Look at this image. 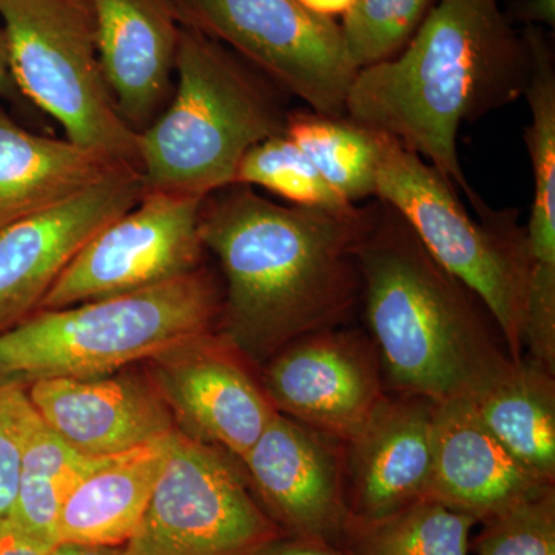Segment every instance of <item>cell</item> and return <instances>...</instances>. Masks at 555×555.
I'll return each instance as SVG.
<instances>
[{
  "instance_id": "obj_17",
  "label": "cell",
  "mask_w": 555,
  "mask_h": 555,
  "mask_svg": "<svg viewBox=\"0 0 555 555\" xmlns=\"http://www.w3.org/2000/svg\"><path fill=\"white\" fill-rule=\"evenodd\" d=\"M531 79L525 98L531 124L525 142L532 164L534 196L526 229L528 292L524 341L529 356L555 361V56L542 27L526 25Z\"/></svg>"
},
{
  "instance_id": "obj_30",
  "label": "cell",
  "mask_w": 555,
  "mask_h": 555,
  "mask_svg": "<svg viewBox=\"0 0 555 555\" xmlns=\"http://www.w3.org/2000/svg\"><path fill=\"white\" fill-rule=\"evenodd\" d=\"M258 555H347L341 546L317 539L283 535L273 540Z\"/></svg>"
},
{
  "instance_id": "obj_4",
  "label": "cell",
  "mask_w": 555,
  "mask_h": 555,
  "mask_svg": "<svg viewBox=\"0 0 555 555\" xmlns=\"http://www.w3.org/2000/svg\"><path fill=\"white\" fill-rule=\"evenodd\" d=\"M287 93L228 47L181 25L173 91L139 134L145 189L207 198L248 150L286 130Z\"/></svg>"
},
{
  "instance_id": "obj_20",
  "label": "cell",
  "mask_w": 555,
  "mask_h": 555,
  "mask_svg": "<svg viewBox=\"0 0 555 555\" xmlns=\"http://www.w3.org/2000/svg\"><path fill=\"white\" fill-rule=\"evenodd\" d=\"M124 163L25 129L0 105V230L64 203Z\"/></svg>"
},
{
  "instance_id": "obj_15",
  "label": "cell",
  "mask_w": 555,
  "mask_h": 555,
  "mask_svg": "<svg viewBox=\"0 0 555 555\" xmlns=\"http://www.w3.org/2000/svg\"><path fill=\"white\" fill-rule=\"evenodd\" d=\"M129 369L100 377L38 379L27 386L28 398L40 418L82 454H126L178 429L150 374Z\"/></svg>"
},
{
  "instance_id": "obj_25",
  "label": "cell",
  "mask_w": 555,
  "mask_h": 555,
  "mask_svg": "<svg viewBox=\"0 0 555 555\" xmlns=\"http://www.w3.org/2000/svg\"><path fill=\"white\" fill-rule=\"evenodd\" d=\"M477 518L420 499L371 521H347L339 546L347 555H469Z\"/></svg>"
},
{
  "instance_id": "obj_19",
  "label": "cell",
  "mask_w": 555,
  "mask_h": 555,
  "mask_svg": "<svg viewBox=\"0 0 555 555\" xmlns=\"http://www.w3.org/2000/svg\"><path fill=\"white\" fill-rule=\"evenodd\" d=\"M550 486L496 440L467 398L436 404L427 499L480 524Z\"/></svg>"
},
{
  "instance_id": "obj_29",
  "label": "cell",
  "mask_w": 555,
  "mask_h": 555,
  "mask_svg": "<svg viewBox=\"0 0 555 555\" xmlns=\"http://www.w3.org/2000/svg\"><path fill=\"white\" fill-rule=\"evenodd\" d=\"M36 414L27 386L0 379V518L9 517L13 509L22 448Z\"/></svg>"
},
{
  "instance_id": "obj_16",
  "label": "cell",
  "mask_w": 555,
  "mask_h": 555,
  "mask_svg": "<svg viewBox=\"0 0 555 555\" xmlns=\"http://www.w3.org/2000/svg\"><path fill=\"white\" fill-rule=\"evenodd\" d=\"M436 403L386 392L345 443L350 520H378L425 499L433 467Z\"/></svg>"
},
{
  "instance_id": "obj_5",
  "label": "cell",
  "mask_w": 555,
  "mask_h": 555,
  "mask_svg": "<svg viewBox=\"0 0 555 555\" xmlns=\"http://www.w3.org/2000/svg\"><path fill=\"white\" fill-rule=\"evenodd\" d=\"M221 292L199 268L131 294L42 309L0 334V379L113 374L214 332Z\"/></svg>"
},
{
  "instance_id": "obj_33",
  "label": "cell",
  "mask_w": 555,
  "mask_h": 555,
  "mask_svg": "<svg viewBox=\"0 0 555 555\" xmlns=\"http://www.w3.org/2000/svg\"><path fill=\"white\" fill-rule=\"evenodd\" d=\"M22 94L11 68L9 40L0 24V100L21 102Z\"/></svg>"
},
{
  "instance_id": "obj_18",
  "label": "cell",
  "mask_w": 555,
  "mask_h": 555,
  "mask_svg": "<svg viewBox=\"0 0 555 555\" xmlns=\"http://www.w3.org/2000/svg\"><path fill=\"white\" fill-rule=\"evenodd\" d=\"M104 78L122 119L147 129L169 102L179 24L170 0H90Z\"/></svg>"
},
{
  "instance_id": "obj_7",
  "label": "cell",
  "mask_w": 555,
  "mask_h": 555,
  "mask_svg": "<svg viewBox=\"0 0 555 555\" xmlns=\"http://www.w3.org/2000/svg\"><path fill=\"white\" fill-rule=\"evenodd\" d=\"M0 24L24 100L75 144L139 167V134L109 93L90 0H0Z\"/></svg>"
},
{
  "instance_id": "obj_22",
  "label": "cell",
  "mask_w": 555,
  "mask_h": 555,
  "mask_svg": "<svg viewBox=\"0 0 555 555\" xmlns=\"http://www.w3.org/2000/svg\"><path fill=\"white\" fill-rule=\"evenodd\" d=\"M555 372L534 358L511 360L469 398L478 418L529 474L555 485Z\"/></svg>"
},
{
  "instance_id": "obj_28",
  "label": "cell",
  "mask_w": 555,
  "mask_h": 555,
  "mask_svg": "<svg viewBox=\"0 0 555 555\" xmlns=\"http://www.w3.org/2000/svg\"><path fill=\"white\" fill-rule=\"evenodd\" d=\"M480 524L477 555H555V485Z\"/></svg>"
},
{
  "instance_id": "obj_13",
  "label": "cell",
  "mask_w": 555,
  "mask_h": 555,
  "mask_svg": "<svg viewBox=\"0 0 555 555\" xmlns=\"http://www.w3.org/2000/svg\"><path fill=\"white\" fill-rule=\"evenodd\" d=\"M240 462L284 535L339 546L349 521L345 443L276 412Z\"/></svg>"
},
{
  "instance_id": "obj_27",
  "label": "cell",
  "mask_w": 555,
  "mask_h": 555,
  "mask_svg": "<svg viewBox=\"0 0 555 555\" xmlns=\"http://www.w3.org/2000/svg\"><path fill=\"white\" fill-rule=\"evenodd\" d=\"M438 0H353L339 22L353 67L396 57L411 42Z\"/></svg>"
},
{
  "instance_id": "obj_9",
  "label": "cell",
  "mask_w": 555,
  "mask_h": 555,
  "mask_svg": "<svg viewBox=\"0 0 555 555\" xmlns=\"http://www.w3.org/2000/svg\"><path fill=\"white\" fill-rule=\"evenodd\" d=\"M221 449L177 430L129 555H258L283 532Z\"/></svg>"
},
{
  "instance_id": "obj_14",
  "label": "cell",
  "mask_w": 555,
  "mask_h": 555,
  "mask_svg": "<svg viewBox=\"0 0 555 555\" xmlns=\"http://www.w3.org/2000/svg\"><path fill=\"white\" fill-rule=\"evenodd\" d=\"M179 430L243 460L276 414L238 352L214 332L149 361Z\"/></svg>"
},
{
  "instance_id": "obj_35",
  "label": "cell",
  "mask_w": 555,
  "mask_h": 555,
  "mask_svg": "<svg viewBox=\"0 0 555 555\" xmlns=\"http://www.w3.org/2000/svg\"><path fill=\"white\" fill-rule=\"evenodd\" d=\"M305 9L320 16L332 17L345 16L347 10L352 7L353 0H298Z\"/></svg>"
},
{
  "instance_id": "obj_10",
  "label": "cell",
  "mask_w": 555,
  "mask_h": 555,
  "mask_svg": "<svg viewBox=\"0 0 555 555\" xmlns=\"http://www.w3.org/2000/svg\"><path fill=\"white\" fill-rule=\"evenodd\" d=\"M204 199L145 189L137 206L83 246L38 310L131 294L203 268Z\"/></svg>"
},
{
  "instance_id": "obj_11",
  "label": "cell",
  "mask_w": 555,
  "mask_h": 555,
  "mask_svg": "<svg viewBox=\"0 0 555 555\" xmlns=\"http://www.w3.org/2000/svg\"><path fill=\"white\" fill-rule=\"evenodd\" d=\"M144 192L139 167L124 164L73 198L0 230V334L38 312L83 246Z\"/></svg>"
},
{
  "instance_id": "obj_6",
  "label": "cell",
  "mask_w": 555,
  "mask_h": 555,
  "mask_svg": "<svg viewBox=\"0 0 555 555\" xmlns=\"http://www.w3.org/2000/svg\"><path fill=\"white\" fill-rule=\"evenodd\" d=\"M375 198L396 208L427 251L483 301L507 356L520 360L529 258L517 211L494 210L477 199L476 221L436 167L383 133Z\"/></svg>"
},
{
  "instance_id": "obj_23",
  "label": "cell",
  "mask_w": 555,
  "mask_h": 555,
  "mask_svg": "<svg viewBox=\"0 0 555 555\" xmlns=\"http://www.w3.org/2000/svg\"><path fill=\"white\" fill-rule=\"evenodd\" d=\"M113 456L82 454L36 414L22 448L10 520L47 550L56 546L57 521L68 496Z\"/></svg>"
},
{
  "instance_id": "obj_12",
  "label": "cell",
  "mask_w": 555,
  "mask_h": 555,
  "mask_svg": "<svg viewBox=\"0 0 555 555\" xmlns=\"http://www.w3.org/2000/svg\"><path fill=\"white\" fill-rule=\"evenodd\" d=\"M262 389L276 412L341 443L387 392L371 337L341 327L299 338L270 358Z\"/></svg>"
},
{
  "instance_id": "obj_32",
  "label": "cell",
  "mask_w": 555,
  "mask_h": 555,
  "mask_svg": "<svg viewBox=\"0 0 555 555\" xmlns=\"http://www.w3.org/2000/svg\"><path fill=\"white\" fill-rule=\"evenodd\" d=\"M518 20L526 22V25L534 27L554 28L555 25V0H524L516 9Z\"/></svg>"
},
{
  "instance_id": "obj_31",
  "label": "cell",
  "mask_w": 555,
  "mask_h": 555,
  "mask_svg": "<svg viewBox=\"0 0 555 555\" xmlns=\"http://www.w3.org/2000/svg\"><path fill=\"white\" fill-rule=\"evenodd\" d=\"M49 551L21 531L9 517L0 518V555H47Z\"/></svg>"
},
{
  "instance_id": "obj_34",
  "label": "cell",
  "mask_w": 555,
  "mask_h": 555,
  "mask_svg": "<svg viewBox=\"0 0 555 555\" xmlns=\"http://www.w3.org/2000/svg\"><path fill=\"white\" fill-rule=\"evenodd\" d=\"M47 555H129L126 546L78 545V543H60L51 547Z\"/></svg>"
},
{
  "instance_id": "obj_1",
  "label": "cell",
  "mask_w": 555,
  "mask_h": 555,
  "mask_svg": "<svg viewBox=\"0 0 555 555\" xmlns=\"http://www.w3.org/2000/svg\"><path fill=\"white\" fill-rule=\"evenodd\" d=\"M369 208L283 206L233 184L203 204L201 238L217 258L222 337L254 361L341 327L360 305L356 247Z\"/></svg>"
},
{
  "instance_id": "obj_3",
  "label": "cell",
  "mask_w": 555,
  "mask_h": 555,
  "mask_svg": "<svg viewBox=\"0 0 555 555\" xmlns=\"http://www.w3.org/2000/svg\"><path fill=\"white\" fill-rule=\"evenodd\" d=\"M367 208L356 247L360 305L387 392L469 400L511 361L494 318L396 208L379 199Z\"/></svg>"
},
{
  "instance_id": "obj_21",
  "label": "cell",
  "mask_w": 555,
  "mask_h": 555,
  "mask_svg": "<svg viewBox=\"0 0 555 555\" xmlns=\"http://www.w3.org/2000/svg\"><path fill=\"white\" fill-rule=\"evenodd\" d=\"M175 433L113 456L107 465L90 474L62 507L56 545L126 546L144 518L169 459Z\"/></svg>"
},
{
  "instance_id": "obj_26",
  "label": "cell",
  "mask_w": 555,
  "mask_h": 555,
  "mask_svg": "<svg viewBox=\"0 0 555 555\" xmlns=\"http://www.w3.org/2000/svg\"><path fill=\"white\" fill-rule=\"evenodd\" d=\"M235 184L268 190L292 206L328 210L353 206L324 181L308 156L284 133L248 150L236 171Z\"/></svg>"
},
{
  "instance_id": "obj_24",
  "label": "cell",
  "mask_w": 555,
  "mask_h": 555,
  "mask_svg": "<svg viewBox=\"0 0 555 555\" xmlns=\"http://www.w3.org/2000/svg\"><path fill=\"white\" fill-rule=\"evenodd\" d=\"M284 134L291 138L324 181L357 206L375 196L379 133L349 116H327L313 109H291Z\"/></svg>"
},
{
  "instance_id": "obj_8",
  "label": "cell",
  "mask_w": 555,
  "mask_h": 555,
  "mask_svg": "<svg viewBox=\"0 0 555 555\" xmlns=\"http://www.w3.org/2000/svg\"><path fill=\"white\" fill-rule=\"evenodd\" d=\"M179 24L228 47L313 112L346 116L357 68L341 27L298 0H170Z\"/></svg>"
},
{
  "instance_id": "obj_2",
  "label": "cell",
  "mask_w": 555,
  "mask_h": 555,
  "mask_svg": "<svg viewBox=\"0 0 555 555\" xmlns=\"http://www.w3.org/2000/svg\"><path fill=\"white\" fill-rule=\"evenodd\" d=\"M529 79L528 43L499 0H438L401 53L358 69L346 115L416 153L474 203L460 127L524 98Z\"/></svg>"
}]
</instances>
